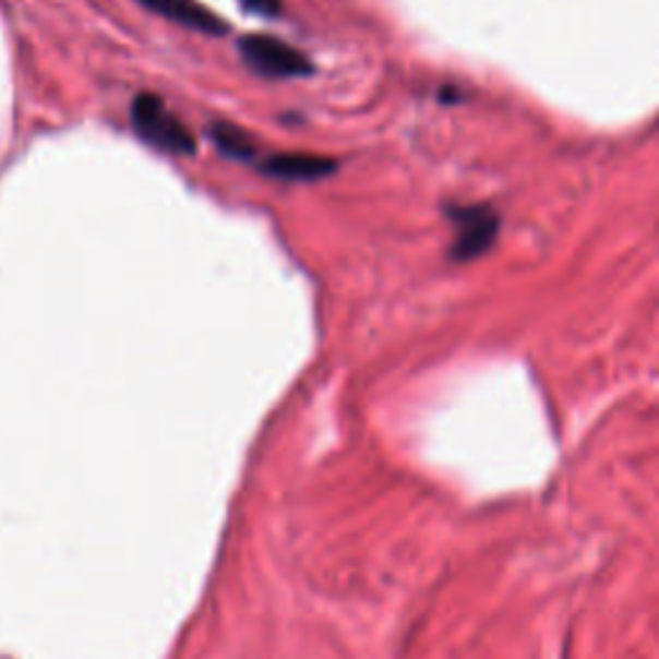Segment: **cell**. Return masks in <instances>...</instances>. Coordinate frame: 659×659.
Segmentation results:
<instances>
[{
	"mask_svg": "<svg viewBox=\"0 0 659 659\" xmlns=\"http://www.w3.org/2000/svg\"><path fill=\"white\" fill-rule=\"evenodd\" d=\"M132 127L142 142L168 155H193L196 140L191 129L153 93H140L132 104Z\"/></svg>",
	"mask_w": 659,
	"mask_h": 659,
	"instance_id": "6da1fadb",
	"label": "cell"
},
{
	"mask_svg": "<svg viewBox=\"0 0 659 659\" xmlns=\"http://www.w3.org/2000/svg\"><path fill=\"white\" fill-rule=\"evenodd\" d=\"M238 49L250 70L266 77H307L314 64L302 49L286 45L284 39L268 34H245L240 37Z\"/></svg>",
	"mask_w": 659,
	"mask_h": 659,
	"instance_id": "7a4b0ae2",
	"label": "cell"
},
{
	"mask_svg": "<svg viewBox=\"0 0 659 659\" xmlns=\"http://www.w3.org/2000/svg\"><path fill=\"white\" fill-rule=\"evenodd\" d=\"M147 11L157 16L173 21V24L189 28V32L209 34V37H221L227 32V24L217 13L206 9L199 0H140Z\"/></svg>",
	"mask_w": 659,
	"mask_h": 659,
	"instance_id": "3957f363",
	"label": "cell"
},
{
	"mask_svg": "<svg viewBox=\"0 0 659 659\" xmlns=\"http://www.w3.org/2000/svg\"><path fill=\"white\" fill-rule=\"evenodd\" d=\"M338 168L335 160L312 153H281L261 160V170L278 181H320Z\"/></svg>",
	"mask_w": 659,
	"mask_h": 659,
	"instance_id": "277c9868",
	"label": "cell"
},
{
	"mask_svg": "<svg viewBox=\"0 0 659 659\" xmlns=\"http://www.w3.org/2000/svg\"><path fill=\"white\" fill-rule=\"evenodd\" d=\"M206 134H209V140L225 157L245 163L257 157V142L253 140V134L248 129L232 124V121H212Z\"/></svg>",
	"mask_w": 659,
	"mask_h": 659,
	"instance_id": "5b68a950",
	"label": "cell"
},
{
	"mask_svg": "<svg viewBox=\"0 0 659 659\" xmlns=\"http://www.w3.org/2000/svg\"><path fill=\"white\" fill-rule=\"evenodd\" d=\"M240 5L255 16L263 19H276L281 16L284 11V0H240Z\"/></svg>",
	"mask_w": 659,
	"mask_h": 659,
	"instance_id": "8992f818",
	"label": "cell"
}]
</instances>
